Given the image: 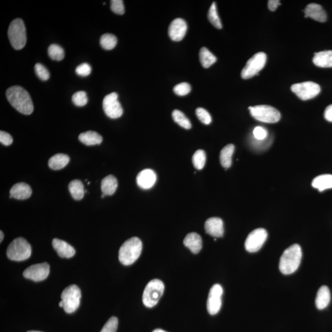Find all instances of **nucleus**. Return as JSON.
Masks as SVG:
<instances>
[{
  "mask_svg": "<svg viewBox=\"0 0 332 332\" xmlns=\"http://www.w3.org/2000/svg\"><path fill=\"white\" fill-rule=\"evenodd\" d=\"M291 90L301 100L308 101L316 97L321 92V87L317 83L306 82L295 84L291 86Z\"/></svg>",
  "mask_w": 332,
  "mask_h": 332,
  "instance_id": "nucleus-10",
  "label": "nucleus"
},
{
  "mask_svg": "<svg viewBox=\"0 0 332 332\" xmlns=\"http://www.w3.org/2000/svg\"><path fill=\"white\" fill-rule=\"evenodd\" d=\"M184 244L194 254L199 253L203 246L201 237L196 232L188 234L184 239Z\"/></svg>",
  "mask_w": 332,
  "mask_h": 332,
  "instance_id": "nucleus-21",
  "label": "nucleus"
},
{
  "mask_svg": "<svg viewBox=\"0 0 332 332\" xmlns=\"http://www.w3.org/2000/svg\"><path fill=\"white\" fill-rule=\"evenodd\" d=\"M156 173L151 169L142 170L136 177V184L143 190H148L153 187L157 182Z\"/></svg>",
  "mask_w": 332,
  "mask_h": 332,
  "instance_id": "nucleus-16",
  "label": "nucleus"
},
{
  "mask_svg": "<svg viewBox=\"0 0 332 332\" xmlns=\"http://www.w3.org/2000/svg\"><path fill=\"white\" fill-rule=\"evenodd\" d=\"M266 55L264 52H259L253 55L241 71V76L244 80L251 79L259 74V73L265 66Z\"/></svg>",
  "mask_w": 332,
  "mask_h": 332,
  "instance_id": "nucleus-9",
  "label": "nucleus"
},
{
  "mask_svg": "<svg viewBox=\"0 0 332 332\" xmlns=\"http://www.w3.org/2000/svg\"><path fill=\"white\" fill-rule=\"evenodd\" d=\"M60 307H63V302H62V301H61V302L60 303Z\"/></svg>",
  "mask_w": 332,
  "mask_h": 332,
  "instance_id": "nucleus-49",
  "label": "nucleus"
},
{
  "mask_svg": "<svg viewBox=\"0 0 332 332\" xmlns=\"http://www.w3.org/2000/svg\"><path fill=\"white\" fill-rule=\"evenodd\" d=\"M192 161L195 168L198 170L203 169L206 164V153L203 150H197L193 154Z\"/></svg>",
  "mask_w": 332,
  "mask_h": 332,
  "instance_id": "nucleus-35",
  "label": "nucleus"
},
{
  "mask_svg": "<svg viewBox=\"0 0 332 332\" xmlns=\"http://www.w3.org/2000/svg\"><path fill=\"white\" fill-rule=\"evenodd\" d=\"M253 119L266 123H278L281 119V113L275 108L269 105H257L249 108Z\"/></svg>",
  "mask_w": 332,
  "mask_h": 332,
  "instance_id": "nucleus-8",
  "label": "nucleus"
},
{
  "mask_svg": "<svg viewBox=\"0 0 332 332\" xmlns=\"http://www.w3.org/2000/svg\"><path fill=\"white\" fill-rule=\"evenodd\" d=\"M8 37L11 44L16 50L23 49L26 45L27 33L26 26L21 18H15L11 22L8 29Z\"/></svg>",
  "mask_w": 332,
  "mask_h": 332,
  "instance_id": "nucleus-4",
  "label": "nucleus"
},
{
  "mask_svg": "<svg viewBox=\"0 0 332 332\" xmlns=\"http://www.w3.org/2000/svg\"><path fill=\"white\" fill-rule=\"evenodd\" d=\"M68 190L73 199L77 201L82 200L85 193L83 183L80 180H74L70 182L68 185Z\"/></svg>",
  "mask_w": 332,
  "mask_h": 332,
  "instance_id": "nucleus-29",
  "label": "nucleus"
},
{
  "mask_svg": "<svg viewBox=\"0 0 332 332\" xmlns=\"http://www.w3.org/2000/svg\"><path fill=\"white\" fill-rule=\"evenodd\" d=\"M111 9L114 13L119 15L125 14V9L122 0H112L111 1Z\"/></svg>",
  "mask_w": 332,
  "mask_h": 332,
  "instance_id": "nucleus-41",
  "label": "nucleus"
},
{
  "mask_svg": "<svg viewBox=\"0 0 332 332\" xmlns=\"http://www.w3.org/2000/svg\"><path fill=\"white\" fill-rule=\"evenodd\" d=\"M187 31V24L183 18H178L170 23L169 35L174 42H180L184 38Z\"/></svg>",
  "mask_w": 332,
  "mask_h": 332,
  "instance_id": "nucleus-15",
  "label": "nucleus"
},
{
  "mask_svg": "<svg viewBox=\"0 0 332 332\" xmlns=\"http://www.w3.org/2000/svg\"><path fill=\"white\" fill-rule=\"evenodd\" d=\"M6 254L8 258L13 261H24L29 259L32 254V247L25 239L18 238L9 245Z\"/></svg>",
  "mask_w": 332,
  "mask_h": 332,
  "instance_id": "nucleus-5",
  "label": "nucleus"
},
{
  "mask_svg": "<svg viewBox=\"0 0 332 332\" xmlns=\"http://www.w3.org/2000/svg\"><path fill=\"white\" fill-rule=\"evenodd\" d=\"M313 187L318 189L319 191H323L327 189L332 188V175H321L313 180Z\"/></svg>",
  "mask_w": 332,
  "mask_h": 332,
  "instance_id": "nucleus-27",
  "label": "nucleus"
},
{
  "mask_svg": "<svg viewBox=\"0 0 332 332\" xmlns=\"http://www.w3.org/2000/svg\"><path fill=\"white\" fill-rule=\"evenodd\" d=\"M100 44L105 50H111L117 44L116 37L112 34L106 33L101 37Z\"/></svg>",
  "mask_w": 332,
  "mask_h": 332,
  "instance_id": "nucleus-32",
  "label": "nucleus"
},
{
  "mask_svg": "<svg viewBox=\"0 0 332 332\" xmlns=\"http://www.w3.org/2000/svg\"><path fill=\"white\" fill-rule=\"evenodd\" d=\"M118 187L117 179L112 175H109L102 180L101 190L105 196H111L116 190Z\"/></svg>",
  "mask_w": 332,
  "mask_h": 332,
  "instance_id": "nucleus-24",
  "label": "nucleus"
},
{
  "mask_svg": "<svg viewBox=\"0 0 332 332\" xmlns=\"http://www.w3.org/2000/svg\"><path fill=\"white\" fill-rule=\"evenodd\" d=\"M205 231L214 238H221L224 234L223 222L218 217H212L207 220L204 225Z\"/></svg>",
  "mask_w": 332,
  "mask_h": 332,
  "instance_id": "nucleus-17",
  "label": "nucleus"
},
{
  "mask_svg": "<svg viewBox=\"0 0 332 332\" xmlns=\"http://www.w3.org/2000/svg\"><path fill=\"white\" fill-rule=\"evenodd\" d=\"M32 193V188L29 185L26 183H18L11 188L9 198L18 200H24L29 198Z\"/></svg>",
  "mask_w": 332,
  "mask_h": 332,
  "instance_id": "nucleus-20",
  "label": "nucleus"
},
{
  "mask_svg": "<svg viewBox=\"0 0 332 332\" xmlns=\"http://www.w3.org/2000/svg\"><path fill=\"white\" fill-rule=\"evenodd\" d=\"M105 197V195L104 194H102V198H104Z\"/></svg>",
  "mask_w": 332,
  "mask_h": 332,
  "instance_id": "nucleus-51",
  "label": "nucleus"
},
{
  "mask_svg": "<svg viewBox=\"0 0 332 332\" xmlns=\"http://www.w3.org/2000/svg\"><path fill=\"white\" fill-rule=\"evenodd\" d=\"M223 292V288L220 284H214L211 287L207 302V309L210 315H215L220 311Z\"/></svg>",
  "mask_w": 332,
  "mask_h": 332,
  "instance_id": "nucleus-13",
  "label": "nucleus"
},
{
  "mask_svg": "<svg viewBox=\"0 0 332 332\" xmlns=\"http://www.w3.org/2000/svg\"><path fill=\"white\" fill-rule=\"evenodd\" d=\"M305 17H310L320 23L327 21V14L321 5L316 3H311L305 9Z\"/></svg>",
  "mask_w": 332,
  "mask_h": 332,
  "instance_id": "nucleus-19",
  "label": "nucleus"
},
{
  "mask_svg": "<svg viewBox=\"0 0 332 332\" xmlns=\"http://www.w3.org/2000/svg\"><path fill=\"white\" fill-rule=\"evenodd\" d=\"M81 298L82 293L77 285H70L65 288L61 294V301L63 302L65 311L68 314L76 311L80 306Z\"/></svg>",
  "mask_w": 332,
  "mask_h": 332,
  "instance_id": "nucleus-7",
  "label": "nucleus"
},
{
  "mask_svg": "<svg viewBox=\"0 0 332 332\" xmlns=\"http://www.w3.org/2000/svg\"><path fill=\"white\" fill-rule=\"evenodd\" d=\"M28 332H42V331H29Z\"/></svg>",
  "mask_w": 332,
  "mask_h": 332,
  "instance_id": "nucleus-50",
  "label": "nucleus"
},
{
  "mask_svg": "<svg viewBox=\"0 0 332 332\" xmlns=\"http://www.w3.org/2000/svg\"><path fill=\"white\" fill-rule=\"evenodd\" d=\"M119 320L116 317H111L105 323L101 332H116Z\"/></svg>",
  "mask_w": 332,
  "mask_h": 332,
  "instance_id": "nucleus-40",
  "label": "nucleus"
},
{
  "mask_svg": "<svg viewBox=\"0 0 332 332\" xmlns=\"http://www.w3.org/2000/svg\"><path fill=\"white\" fill-rule=\"evenodd\" d=\"M73 103L77 107H84L88 104V99L85 91H79L74 93L72 96Z\"/></svg>",
  "mask_w": 332,
  "mask_h": 332,
  "instance_id": "nucleus-36",
  "label": "nucleus"
},
{
  "mask_svg": "<svg viewBox=\"0 0 332 332\" xmlns=\"http://www.w3.org/2000/svg\"><path fill=\"white\" fill-rule=\"evenodd\" d=\"M79 141L87 146L100 145L103 141L102 136L97 132L89 131L81 133Z\"/></svg>",
  "mask_w": 332,
  "mask_h": 332,
  "instance_id": "nucleus-25",
  "label": "nucleus"
},
{
  "mask_svg": "<svg viewBox=\"0 0 332 332\" xmlns=\"http://www.w3.org/2000/svg\"><path fill=\"white\" fill-rule=\"evenodd\" d=\"M268 238V232L266 229L258 228L254 229L248 236L245 242V248L247 252L254 253L258 252L265 244Z\"/></svg>",
  "mask_w": 332,
  "mask_h": 332,
  "instance_id": "nucleus-11",
  "label": "nucleus"
},
{
  "mask_svg": "<svg viewBox=\"0 0 332 332\" xmlns=\"http://www.w3.org/2000/svg\"><path fill=\"white\" fill-rule=\"evenodd\" d=\"M235 151V146L232 144H229L223 148L220 152V163L223 167L226 169L230 167L232 164V157Z\"/></svg>",
  "mask_w": 332,
  "mask_h": 332,
  "instance_id": "nucleus-28",
  "label": "nucleus"
},
{
  "mask_svg": "<svg viewBox=\"0 0 332 332\" xmlns=\"http://www.w3.org/2000/svg\"><path fill=\"white\" fill-rule=\"evenodd\" d=\"M208 18H209L210 23L214 27H216L217 29H222V24L221 21L220 19L218 12H217V6L215 2H213L210 7L209 12H208Z\"/></svg>",
  "mask_w": 332,
  "mask_h": 332,
  "instance_id": "nucleus-33",
  "label": "nucleus"
},
{
  "mask_svg": "<svg viewBox=\"0 0 332 332\" xmlns=\"http://www.w3.org/2000/svg\"><path fill=\"white\" fill-rule=\"evenodd\" d=\"M191 86L187 83H182L176 85L173 88V92L179 96H185L189 94L191 91Z\"/></svg>",
  "mask_w": 332,
  "mask_h": 332,
  "instance_id": "nucleus-38",
  "label": "nucleus"
},
{
  "mask_svg": "<svg viewBox=\"0 0 332 332\" xmlns=\"http://www.w3.org/2000/svg\"><path fill=\"white\" fill-rule=\"evenodd\" d=\"M313 62L315 66L319 67H332V51H324L315 53Z\"/></svg>",
  "mask_w": 332,
  "mask_h": 332,
  "instance_id": "nucleus-22",
  "label": "nucleus"
},
{
  "mask_svg": "<svg viewBox=\"0 0 332 332\" xmlns=\"http://www.w3.org/2000/svg\"><path fill=\"white\" fill-rule=\"evenodd\" d=\"M49 272H50V266L48 263H43L30 266L25 270L23 275L26 279L35 282H40L47 278Z\"/></svg>",
  "mask_w": 332,
  "mask_h": 332,
  "instance_id": "nucleus-14",
  "label": "nucleus"
},
{
  "mask_svg": "<svg viewBox=\"0 0 332 332\" xmlns=\"http://www.w3.org/2000/svg\"><path fill=\"white\" fill-rule=\"evenodd\" d=\"M330 291L328 287L322 286L319 288L316 298V305L318 309L326 308L330 302Z\"/></svg>",
  "mask_w": 332,
  "mask_h": 332,
  "instance_id": "nucleus-23",
  "label": "nucleus"
},
{
  "mask_svg": "<svg viewBox=\"0 0 332 332\" xmlns=\"http://www.w3.org/2000/svg\"><path fill=\"white\" fill-rule=\"evenodd\" d=\"M3 238H4V235H3V232L2 231H0V242L3 241Z\"/></svg>",
  "mask_w": 332,
  "mask_h": 332,
  "instance_id": "nucleus-47",
  "label": "nucleus"
},
{
  "mask_svg": "<svg viewBox=\"0 0 332 332\" xmlns=\"http://www.w3.org/2000/svg\"><path fill=\"white\" fill-rule=\"evenodd\" d=\"M0 142L3 145L9 146L13 142V139L9 133L2 131L0 132Z\"/></svg>",
  "mask_w": 332,
  "mask_h": 332,
  "instance_id": "nucleus-44",
  "label": "nucleus"
},
{
  "mask_svg": "<svg viewBox=\"0 0 332 332\" xmlns=\"http://www.w3.org/2000/svg\"><path fill=\"white\" fill-rule=\"evenodd\" d=\"M35 70L36 75L42 81H47L50 77L49 71L44 66L41 64H36L35 66Z\"/></svg>",
  "mask_w": 332,
  "mask_h": 332,
  "instance_id": "nucleus-39",
  "label": "nucleus"
},
{
  "mask_svg": "<svg viewBox=\"0 0 332 332\" xmlns=\"http://www.w3.org/2000/svg\"><path fill=\"white\" fill-rule=\"evenodd\" d=\"M48 55L52 60L61 61L64 60L65 52L63 48L60 46L52 44L48 48Z\"/></svg>",
  "mask_w": 332,
  "mask_h": 332,
  "instance_id": "nucleus-34",
  "label": "nucleus"
},
{
  "mask_svg": "<svg viewBox=\"0 0 332 332\" xmlns=\"http://www.w3.org/2000/svg\"><path fill=\"white\" fill-rule=\"evenodd\" d=\"M70 161L67 154H57L52 157L48 161L49 167L52 170H57L64 168Z\"/></svg>",
  "mask_w": 332,
  "mask_h": 332,
  "instance_id": "nucleus-26",
  "label": "nucleus"
},
{
  "mask_svg": "<svg viewBox=\"0 0 332 332\" xmlns=\"http://www.w3.org/2000/svg\"><path fill=\"white\" fill-rule=\"evenodd\" d=\"M172 115L174 122L178 123L180 126L186 129H190L191 128L190 121L181 111L178 110H173Z\"/></svg>",
  "mask_w": 332,
  "mask_h": 332,
  "instance_id": "nucleus-31",
  "label": "nucleus"
},
{
  "mask_svg": "<svg viewBox=\"0 0 332 332\" xmlns=\"http://www.w3.org/2000/svg\"><path fill=\"white\" fill-rule=\"evenodd\" d=\"M152 332H167V331H164L162 329H155Z\"/></svg>",
  "mask_w": 332,
  "mask_h": 332,
  "instance_id": "nucleus-48",
  "label": "nucleus"
},
{
  "mask_svg": "<svg viewBox=\"0 0 332 332\" xmlns=\"http://www.w3.org/2000/svg\"><path fill=\"white\" fill-rule=\"evenodd\" d=\"M253 134L254 138H255L257 141H263L268 138V131L265 128H262V127L258 126L256 127L254 129L253 131Z\"/></svg>",
  "mask_w": 332,
  "mask_h": 332,
  "instance_id": "nucleus-43",
  "label": "nucleus"
},
{
  "mask_svg": "<svg viewBox=\"0 0 332 332\" xmlns=\"http://www.w3.org/2000/svg\"><path fill=\"white\" fill-rule=\"evenodd\" d=\"M164 284L159 279H153L146 285L142 301L147 308H153L159 302L164 291Z\"/></svg>",
  "mask_w": 332,
  "mask_h": 332,
  "instance_id": "nucleus-6",
  "label": "nucleus"
},
{
  "mask_svg": "<svg viewBox=\"0 0 332 332\" xmlns=\"http://www.w3.org/2000/svg\"><path fill=\"white\" fill-rule=\"evenodd\" d=\"M116 92L105 96L103 101V109L106 115L110 119H116L122 116L123 109Z\"/></svg>",
  "mask_w": 332,
  "mask_h": 332,
  "instance_id": "nucleus-12",
  "label": "nucleus"
},
{
  "mask_svg": "<svg viewBox=\"0 0 332 332\" xmlns=\"http://www.w3.org/2000/svg\"><path fill=\"white\" fill-rule=\"evenodd\" d=\"M52 244L54 250L62 258H71L76 253L75 249L63 240L55 238L52 240Z\"/></svg>",
  "mask_w": 332,
  "mask_h": 332,
  "instance_id": "nucleus-18",
  "label": "nucleus"
},
{
  "mask_svg": "<svg viewBox=\"0 0 332 332\" xmlns=\"http://www.w3.org/2000/svg\"><path fill=\"white\" fill-rule=\"evenodd\" d=\"M200 60L202 66L208 68L216 63L217 57L207 48L203 47L200 51Z\"/></svg>",
  "mask_w": 332,
  "mask_h": 332,
  "instance_id": "nucleus-30",
  "label": "nucleus"
},
{
  "mask_svg": "<svg viewBox=\"0 0 332 332\" xmlns=\"http://www.w3.org/2000/svg\"><path fill=\"white\" fill-rule=\"evenodd\" d=\"M268 5L269 10L275 11L278 8V6L281 5V3L279 0H270L268 1Z\"/></svg>",
  "mask_w": 332,
  "mask_h": 332,
  "instance_id": "nucleus-45",
  "label": "nucleus"
},
{
  "mask_svg": "<svg viewBox=\"0 0 332 332\" xmlns=\"http://www.w3.org/2000/svg\"><path fill=\"white\" fill-rule=\"evenodd\" d=\"M92 68L90 65L87 63H83L80 65L76 68V73L81 76H87L91 73Z\"/></svg>",
  "mask_w": 332,
  "mask_h": 332,
  "instance_id": "nucleus-42",
  "label": "nucleus"
},
{
  "mask_svg": "<svg viewBox=\"0 0 332 332\" xmlns=\"http://www.w3.org/2000/svg\"><path fill=\"white\" fill-rule=\"evenodd\" d=\"M6 98L18 112L29 115L34 107L32 99L26 89L19 86H11L6 91Z\"/></svg>",
  "mask_w": 332,
  "mask_h": 332,
  "instance_id": "nucleus-1",
  "label": "nucleus"
},
{
  "mask_svg": "<svg viewBox=\"0 0 332 332\" xmlns=\"http://www.w3.org/2000/svg\"><path fill=\"white\" fill-rule=\"evenodd\" d=\"M324 117L328 122H332V105H328L325 109Z\"/></svg>",
  "mask_w": 332,
  "mask_h": 332,
  "instance_id": "nucleus-46",
  "label": "nucleus"
},
{
  "mask_svg": "<svg viewBox=\"0 0 332 332\" xmlns=\"http://www.w3.org/2000/svg\"><path fill=\"white\" fill-rule=\"evenodd\" d=\"M142 250V243L139 238L133 237L129 239L120 247V262L124 265H131L139 258Z\"/></svg>",
  "mask_w": 332,
  "mask_h": 332,
  "instance_id": "nucleus-3",
  "label": "nucleus"
},
{
  "mask_svg": "<svg viewBox=\"0 0 332 332\" xmlns=\"http://www.w3.org/2000/svg\"><path fill=\"white\" fill-rule=\"evenodd\" d=\"M302 258V251L299 245H291L282 253L279 262V269L285 275L293 274L299 268Z\"/></svg>",
  "mask_w": 332,
  "mask_h": 332,
  "instance_id": "nucleus-2",
  "label": "nucleus"
},
{
  "mask_svg": "<svg viewBox=\"0 0 332 332\" xmlns=\"http://www.w3.org/2000/svg\"><path fill=\"white\" fill-rule=\"evenodd\" d=\"M196 114L198 119L204 125H209L212 122V118H211L210 114L204 108H198L196 110Z\"/></svg>",
  "mask_w": 332,
  "mask_h": 332,
  "instance_id": "nucleus-37",
  "label": "nucleus"
}]
</instances>
